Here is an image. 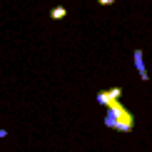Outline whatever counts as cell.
<instances>
[{"label": "cell", "instance_id": "5", "mask_svg": "<svg viewBox=\"0 0 152 152\" xmlns=\"http://www.w3.org/2000/svg\"><path fill=\"white\" fill-rule=\"evenodd\" d=\"M112 3H117V0H97V5H112Z\"/></svg>", "mask_w": 152, "mask_h": 152}, {"label": "cell", "instance_id": "6", "mask_svg": "<svg viewBox=\"0 0 152 152\" xmlns=\"http://www.w3.org/2000/svg\"><path fill=\"white\" fill-rule=\"evenodd\" d=\"M0 137H8V130H0Z\"/></svg>", "mask_w": 152, "mask_h": 152}, {"label": "cell", "instance_id": "1", "mask_svg": "<svg viewBox=\"0 0 152 152\" xmlns=\"http://www.w3.org/2000/svg\"><path fill=\"white\" fill-rule=\"evenodd\" d=\"M105 125L110 130H117V132H130L132 127H135V117H132V112L120 102V100H115V102L107 105Z\"/></svg>", "mask_w": 152, "mask_h": 152}, {"label": "cell", "instance_id": "4", "mask_svg": "<svg viewBox=\"0 0 152 152\" xmlns=\"http://www.w3.org/2000/svg\"><path fill=\"white\" fill-rule=\"evenodd\" d=\"M65 15H67V8H62V5H58V8L50 10V18H53V20H62Z\"/></svg>", "mask_w": 152, "mask_h": 152}, {"label": "cell", "instance_id": "2", "mask_svg": "<svg viewBox=\"0 0 152 152\" xmlns=\"http://www.w3.org/2000/svg\"><path fill=\"white\" fill-rule=\"evenodd\" d=\"M120 95H122V87H112V90H105V92H97V102L100 105H110L115 102V100H120Z\"/></svg>", "mask_w": 152, "mask_h": 152}, {"label": "cell", "instance_id": "3", "mask_svg": "<svg viewBox=\"0 0 152 152\" xmlns=\"http://www.w3.org/2000/svg\"><path fill=\"white\" fill-rule=\"evenodd\" d=\"M132 60H135V67H137V72H140V80H145V82H147V67H145V53H142L140 48L135 50Z\"/></svg>", "mask_w": 152, "mask_h": 152}]
</instances>
